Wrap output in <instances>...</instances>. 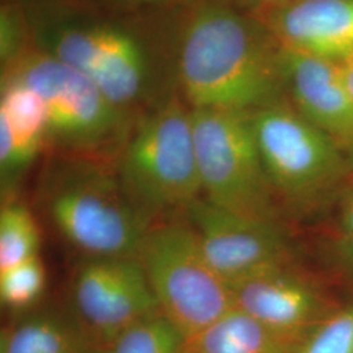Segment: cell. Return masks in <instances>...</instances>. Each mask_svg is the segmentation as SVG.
Returning <instances> with one entry per match:
<instances>
[{
	"label": "cell",
	"mask_w": 353,
	"mask_h": 353,
	"mask_svg": "<svg viewBox=\"0 0 353 353\" xmlns=\"http://www.w3.org/2000/svg\"><path fill=\"white\" fill-rule=\"evenodd\" d=\"M32 48L89 77L140 115L174 92L160 13L117 12L96 0H19Z\"/></svg>",
	"instance_id": "1"
},
{
	"label": "cell",
	"mask_w": 353,
	"mask_h": 353,
	"mask_svg": "<svg viewBox=\"0 0 353 353\" xmlns=\"http://www.w3.org/2000/svg\"><path fill=\"white\" fill-rule=\"evenodd\" d=\"M176 93L191 109L252 112L285 99L281 43L227 0H188L160 12Z\"/></svg>",
	"instance_id": "2"
},
{
	"label": "cell",
	"mask_w": 353,
	"mask_h": 353,
	"mask_svg": "<svg viewBox=\"0 0 353 353\" xmlns=\"http://www.w3.org/2000/svg\"><path fill=\"white\" fill-rule=\"evenodd\" d=\"M41 202L64 240L88 256H138L152 228L110 163L52 154Z\"/></svg>",
	"instance_id": "3"
},
{
	"label": "cell",
	"mask_w": 353,
	"mask_h": 353,
	"mask_svg": "<svg viewBox=\"0 0 353 353\" xmlns=\"http://www.w3.org/2000/svg\"><path fill=\"white\" fill-rule=\"evenodd\" d=\"M1 75L23 80L41 97L52 154L115 165L139 115L117 106L87 76L34 49Z\"/></svg>",
	"instance_id": "4"
},
{
	"label": "cell",
	"mask_w": 353,
	"mask_h": 353,
	"mask_svg": "<svg viewBox=\"0 0 353 353\" xmlns=\"http://www.w3.org/2000/svg\"><path fill=\"white\" fill-rule=\"evenodd\" d=\"M115 169L127 194L151 219L186 211L201 198L191 108L176 90L140 114Z\"/></svg>",
	"instance_id": "5"
},
{
	"label": "cell",
	"mask_w": 353,
	"mask_h": 353,
	"mask_svg": "<svg viewBox=\"0 0 353 353\" xmlns=\"http://www.w3.org/2000/svg\"><path fill=\"white\" fill-rule=\"evenodd\" d=\"M138 258L160 312L188 341L234 309L230 285L208 263L189 223L152 227Z\"/></svg>",
	"instance_id": "6"
},
{
	"label": "cell",
	"mask_w": 353,
	"mask_h": 353,
	"mask_svg": "<svg viewBox=\"0 0 353 353\" xmlns=\"http://www.w3.org/2000/svg\"><path fill=\"white\" fill-rule=\"evenodd\" d=\"M203 198L234 214L275 220V202L250 112L191 109Z\"/></svg>",
	"instance_id": "7"
},
{
	"label": "cell",
	"mask_w": 353,
	"mask_h": 353,
	"mask_svg": "<svg viewBox=\"0 0 353 353\" xmlns=\"http://www.w3.org/2000/svg\"><path fill=\"white\" fill-rule=\"evenodd\" d=\"M265 174L288 201L306 202L334 186L347 161L341 145L299 113L288 99L250 112Z\"/></svg>",
	"instance_id": "8"
},
{
	"label": "cell",
	"mask_w": 353,
	"mask_h": 353,
	"mask_svg": "<svg viewBox=\"0 0 353 353\" xmlns=\"http://www.w3.org/2000/svg\"><path fill=\"white\" fill-rule=\"evenodd\" d=\"M77 319L103 350L126 328L160 312L138 256H88L72 284Z\"/></svg>",
	"instance_id": "9"
},
{
	"label": "cell",
	"mask_w": 353,
	"mask_h": 353,
	"mask_svg": "<svg viewBox=\"0 0 353 353\" xmlns=\"http://www.w3.org/2000/svg\"><path fill=\"white\" fill-rule=\"evenodd\" d=\"M185 212L208 263L229 285L285 265L288 246L276 221L230 212L203 196Z\"/></svg>",
	"instance_id": "10"
},
{
	"label": "cell",
	"mask_w": 353,
	"mask_h": 353,
	"mask_svg": "<svg viewBox=\"0 0 353 353\" xmlns=\"http://www.w3.org/2000/svg\"><path fill=\"white\" fill-rule=\"evenodd\" d=\"M281 70L292 106L348 151L353 144V99L338 62L281 45Z\"/></svg>",
	"instance_id": "11"
},
{
	"label": "cell",
	"mask_w": 353,
	"mask_h": 353,
	"mask_svg": "<svg viewBox=\"0 0 353 353\" xmlns=\"http://www.w3.org/2000/svg\"><path fill=\"white\" fill-rule=\"evenodd\" d=\"M234 307L283 341H303L323 314L321 294L285 265L230 285Z\"/></svg>",
	"instance_id": "12"
},
{
	"label": "cell",
	"mask_w": 353,
	"mask_h": 353,
	"mask_svg": "<svg viewBox=\"0 0 353 353\" xmlns=\"http://www.w3.org/2000/svg\"><path fill=\"white\" fill-rule=\"evenodd\" d=\"M258 19L285 48L335 61L353 50V0H290Z\"/></svg>",
	"instance_id": "13"
},
{
	"label": "cell",
	"mask_w": 353,
	"mask_h": 353,
	"mask_svg": "<svg viewBox=\"0 0 353 353\" xmlns=\"http://www.w3.org/2000/svg\"><path fill=\"white\" fill-rule=\"evenodd\" d=\"M48 144V115L36 90L12 75H1L0 166L14 176L34 161Z\"/></svg>",
	"instance_id": "14"
},
{
	"label": "cell",
	"mask_w": 353,
	"mask_h": 353,
	"mask_svg": "<svg viewBox=\"0 0 353 353\" xmlns=\"http://www.w3.org/2000/svg\"><path fill=\"white\" fill-rule=\"evenodd\" d=\"M97 347L79 319L46 310L3 331L0 353H96Z\"/></svg>",
	"instance_id": "15"
},
{
	"label": "cell",
	"mask_w": 353,
	"mask_h": 353,
	"mask_svg": "<svg viewBox=\"0 0 353 353\" xmlns=\"http://www.w3.org/2000/svg\"><path fill=\"white\" fill-rule=\"evenodd\" d=\"M188 353H294L280 339L239 309H232L211 327L188 341Z\"/></svg>",
	"instance_id": "16"
},
{
	"label": "cell",
	"mask_w": 353,
	"mask_h": 353,
	"mask_svg": "<svg viewBox=\"0 0 353 353\" xmlns=\"http://www.w3.org/2000/svg\"><path fill=\"white\" fill-rule=\"evenodd\" d=\"M188 341L168 316L157 312L121 332L105 353H183Z\"/></svg>",
	"instance_id": "17"
},
{
	"label": "cell",
	"mask_w": 353,
	"mask_h": 353,
	"mask_svg": "<svg viewBox=\"0 0 353 353\" xmlns=\"http://www.w3.org/2000/svg\"><path fill=\"white\" fill-rule=\"evenodd\" d=\"M37 221L26 205L7 204L0 214V272L38 256Z\"/></svg>",
	"instance_id": "18"
},
{
	"label": "cell",
	"mask_w": 353,
	"mask_h": 353,
	"mask_svg": "<svg viewBox=\"0 0 353 353\" xmlns=\"http://www.w3.org/2000/svg\"><path fill=\"white\" fill-rule=\"evenodd\" d=\"M294 353H353V305L321 318Z\"/></svg>",
	"instance_id": "19"
},
{
	"label": "cell",
	"mask_w": 353,
	"mask_h": 353,
	"mask_svg": "<svg viewBox=\"0 0 353 353\" xmlns=\"http://www.w3.org/2000/svg\"><path fill=\"white\" fill-rule=\"evenodd\" d=\"M46 284V271L39 256L0 272V299L6 306L23 309L36 303Z\"/></svg>",
	"instance_id": "20"
},
{
	"label": "cell",
	"mask_w": 353,
	"mask_h": 353,
	"mask_svg": "<svg viewBox=\"0 0 353 353\" xmlns=\"http://www.w3.org/2000/svg\"><path fill=\"white\" fill-rule=\"evenodd\" d=\"M26 14L19 3L1 1L0 8V65L1 71L12 67L32 50Z\"/></svg>",
	"instance_id": "21"
},
{
	"label": "cell",
	"mask_w": 353,
	"mask_h": 353,
	"mask_svg": "<svg viewBox=\"0 0 353 353\" xmlns=\"http://www.w3.org/2000/svg\"><path fill=\"white\" fill-rule=\"evenodd\" d=\"M109 10L117 12L143 13L161 12L165 10H170L179 4L186 3L188 0H96Z\"/></svg>",
	"instance_id": "22"
},
{
	"label": "cell",
	"mask_w": 353,
	"mask_h": 353,
	"mask_svg": "<svg viewBox=\"0 0 353 353\" xmlns=\"http://www.w3.org/2000/svg\"><path fill=\"white\" fill-rule=\"evenodd\" d=\"M245 12L252 13L259 17L265 13L270 12L280 6L288 3L290 0H227Z\"/></svg>",
	"instance_id": "23"
},
{
	"label": "cell",
	"mask_w": 353,
	"mask_h": 353,
	"mask_svg": "<svg viewBox=\"0 0 353 353\" xmlns=\"http://www.w3.org/2000/svg\"><path fill=\"white\" fill-rule=\"evenodd\" d=\"M341 221L344 230L343 234L353 237V182L341 199Z\"/></svg>",
	"instance_id": "24"
},
{
	"label": "cell",
	"mask_w": 353,
	"mask_h": 353,
	"mask_svg": "<svg viewBox=\"0 0 353 353\" xmlns=\"http://www.w3.org/2000/svg\"><path fill=\"white\" fill-rule=\"evenodd\" d=\"M336 62L339 64L341 75L353 99V50L336 59Z\"/></svg>",
	"instance_id": "25"
},
{
	"label": "cell",
	"mask_w": 353,
	"mask_h": 353,
	"mask_svg": "<svg viewBox=\"0 0 353 353\" xmlns=\"http://www.w3.org/2000/svg\"><path fill=\"white\" fill-rule=\"evenodd\" d=\"M336 252L341 261L353 270V237L343 234L341 240L336 243Z\"/></svg>",
	"instance_id": "26"
},
{
	"label": "cell",
	"mask_w": 353,
	"mask_h": 353,
	"mask_svg": "<svg viewBox=\"0 0 353 353\" xmlns=\"http://www.w3.org/2000/svg\"><path fill=\"white\" fill-rule=\"evenodd\" d=\"M348 153H350V157H351V159H352V161H353V144H352V147H351V148H350V150H348Z\"/></svg>",
	"instance_id": "27"
},
{
	"label": "cell",
	"mask_w": 353,
	"mask_h": 353,
	"mask_svg": "<svg viewBox=\"0 0 353 353\" xmlns=\"http://www.w3.org/2000/svg\"><path fill=\"white\" fill-rule=\"evenodd\" d=\"M1 1H13V0H1Z\"/></svg>",
	"instance_id": "28"
},
{
	"label": "cell",
	"mask_w": 353,
	"mask_h": 353,
	"mask_svg": "<svg viewBox=\"0 0 353 353\" xmlns=\"http://www.w3.org/2000/svg\"><path fill=\"white\" fill-rule=\"evenodd\" d=\"M183 353H188V352H186V351H185V352H183Z\"/></svg>",
	"instance_id": "29"
}]
</instances>
